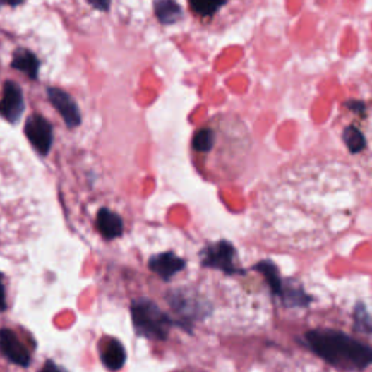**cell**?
<instances>
[{
	"label": "cell",
	"instance_id": "6da1fadb",
	"mask_svg": "<svg viewBox=\"0 0 372 372\" xmlns=\"http://www.w3.org/2000/svg\"><path fill=\"white\" fill-rule=\"evenodd\" d=\"M306 342L321 359L344 371L365 369L372 361V351L368 344L339 330H311L306 335Z\"/></svg>",
	"mask_w": 372,
	"mask_h": 372
},
{
	"label": "cell",
	"instance_id": "7a4b0ae2",
	"mask_svg": "<svg viewBox=\"0 0 372 372\" xmlns=\"http://www.w3.org/2000/svg\"><path fill=\"white\" fill-rule=\"evenodd\" d=\"M131 316L137 335L147 339L164 340L170 328L175 325V321L163 313L155 301L147 299L136 300L131 304Z\"/></svg>",
	"mask_w": 372,
	"mask_h": 372
},
{
	"label": "cell",
	"instance_id": "3957f363",
	"mask_svg": "<svg viewBox=\"0 0 372 372\" xmlns=\"http://www.w3.org/2000/svg\"><path fill=\"white\" fill-rule=\"evenodd\" d=\"M201 265L211 269H218L226 275L244 274V270L239 266L236 247L227 241L220 240L217 243L208 244L201 252Z\"/></svg>",
	"mask_w": 372,
	"mask_h": 372
},
{
	"label": "cell",
	"instance_id": "277c9868",
	"mask_svg": "<svg viewBox=\"0 0 372 372\" xmlns=\"http://www.w3.org/2000/svg\"><path fill=\"white\" fill-rule=\"evenodd\" d=\"M25 136L41 156H47L52 150L53 127L44 116L37 114L30 116L25 124Z\"/></svg>",
	"mask_w": 372,
	"mask_h": 372
},
{
	"label": "cell",
	"instance_id": "5b68a950",
	"mask_svg": "<svg viewBox=\"0 0 372 372\" xmlns=\"http://www.w3.org/2000/svg\"><path fill=\"white\" fill-rule=\"evenodd\" d=\"M169 304L170 307L175 310L181 318H182V325L186 326V321L191 323V321L204 317L208 310L204 303H200V299L195 295H191L186 291H173L169 296Z\"/></svg>",
	"mask_w": 372,
	"mask_h": 372
},
{
	"label": "cell",
	"instance_id": "8992f818",
	"mask_svg": "<svg viewBox=\"0 0 372 372\" xmlns=\"http://www.w3.org/2000/svg\"><path fill=\"white\" fill-rule=\"evenodd\" d=\"M47 95H48L49 102L53 104V107L61 115V118L64 119L66 126L68 128H76L78 126H80V122H82L80 109L76 101H74V99L67 92L59 88H48Z\"/></svg>",
	"mask_w": 372,
	"mask_h": 372
},
{
	"label": "cell",
	"instance_id": "52a82bcc",
	"mask_svg": "<svg viewBox=\"0 0 372 372\" xmlns=\"http://www.w3.org/2000/svg\"><path fill=\"white\" fill-rule=\"evenodd\" d=\"M25 111V102H23V95L20 88L9 80L4 86V96L0 101V115H2L9 122H16L22 116Z\"/></svg>",
	"mask_w": 372,
	"mask_h": 372
},
{
	"label": "cell",
	"instance_id": "ba28073f",
	"mask_svg": "<svg viewBox=\"0 0 372 372\" xmlns=\"http://www.w3.org/2000/svg\"><path fill=\"white\" fill-rule=\"evenodd\" d=\"M186 266L185 259L179 258L176 253L173 252H164L159 253L150 258L148 260V268L156 275H159L163 281H170L173 277L178 275Z\"/></svg>",
	"mask_w": 372,
	"mask_h": 372
},
{
	"label": "cell",
	"instance_id": "9c48e42d",
	"mask_svg": "<svg viewBox=\"0 0 372 372\" xmlns=\"http://www.w3.org/2000/svg\"><path fill=\"white\" fill-rule=\"evenodd\" d=\"M0 351L13 364L20 366H28L31 362L28 351L9 329L0 330Z\"/></svg>",
	"mask_w": 372,
	"mask_h": 372
},
{
	"label": "cell",
	"instance_id": "30bf717a",
	"mask_svg": "<svg viewBox=\"0 0 372 372\" xmlns=\"http://www.w3.org/2000/svg\"><path fill=\"white\" fill-rule=\"evenodd\" d=\"M96 227L105 240H114L122 236L124 221L116 214L108 208H101L96 217Z\"/></svg>",
	"mask_w": 372,
	"mask_h": 372
},
{
	"label": "cell",
	"instance_id": "8fae6325",
	"mask_svg": "<svg viewBox=\"0 0 372 372\" xmlns=\"http://www.w3.org/2000/svg\"><path fill=\"white\" fill-rule=\"evenodd\" d=\"M101 358L104 365L111 369V371H116L121 369L127 361V354L126 349H124V346L119 340L115 339H109L104 346H102V352H101Z\"/></svg>",
	"mask_w": 372,
	"mask_h": 372
},
{
	"label": "cell",
	"instance_id": "7c38bea8",
	"mask_svg": "<svg viewBox=\"0 0 372 372\" xmlns=\"http://www.w3.org/2000/svg\"><path fill=\"white\" fill-rule=\"evenodd\" d=\"M12 67L25 73L31 79H37L40 71V60L32 52H30V49L18 48L13 53Z\"/></svg>",
	"mask_w": 372,
	"mask_h": 372
},
{
	"label": "cell",
	"instance_id": "4fadbf2b",
	"mask_svg": "<svg viewBox=\"0 0 372 372\" xmlns=\"http://www.w3.org/2000/svg\"><path fill=\"white\" fill-rule=\"evenodd\" d=\"M253 269L258 270L259 274H262L265 277V280H266L270 291L274 292L275 295L281 296V294H282V284L284 282L281 280L278 266L274 262H272V260L266 259V260H260L259 263H256L253 266Z\"/></svg>",
	"mask_w": 372,
	"mask_h": 372
},
{
	"label": "cell",
	"instance_id": "5bb4252c",
	"mask_svg": "<svg viewBox=\"0 0 372 372\" xmlns=\"http://www.w3.org/2000/svg\"><path fill=\"white\" fill-rule=\"evenodd\" d=\"M281 299L288 307H307L311 303V296L307 295L301 287L294 285L291 281L282 284Z\"/></svg>",
	"mask_w": 372,
	"mask_h": 372
},
{
	"label": "cell",
	"instance_id": "9a60e30c",
	"mask_svg": "<svg viewBox=\"0 0 372 372\" xmlns=\"http://www.w3.org/2000/svg\"><path fill=\"white\" fill-rule=\"evenodd\" d=\"M155 13L163 25L176 23L184 16L182 8L175 2H170V0H160V2H156Z\"/></svg>",
	"mask_w": 372,
	"mask_h": 372
},
{
	"label": "cell",
	"instance_id": "2e32d148",
	"mask_svg": "<svg viewBox=\"0 0 372 372\" xmlns=\"http://www.w3.org/2000/svg\"><path fill=\"white\" fill-rule=\"evenodd\" d=\"M215 145V131L211 127L196 130L192 138V150L196 155H210Z\"/></svg>",
	"mask_w": 372,
	"mask_h": 372
},
{
	"label": "cell",
	"instance_id": "e0dca14e",
	"mask_svg": "<svg viewBox=\"0 0 372 372\" xmlns=\"http://www.w3.org/2000/svg\"><path fill=\"white\" fill-rule=\"evenodd\" d=\"M342 137H343V141H344L346 147L349 148V152L352 155H358V153L365 150V147H366L365 136L356 127H354V126L346 127L343 130V136Z\"/></svg>",
	"mask_w": 372,
	"mask_h": 372
},
{
	"label": "cell",
	"instance_id": "ac0fdd59",
	"mask_svg": "<svg viewBox=\"0 0 372 372\" xmlns=\"http://www.w3.org/2000/svg\"><path fill=\"white\" fill-rule=\"evenodd\" d=\"M226 5V2H191L189 6L195 15H200L203 18L212 16L215 12H218L220 8Z\"/></svg>",
	"mask_w": 372,
	"mask_h": 372
},
{
	"label": "cell",
	"instance_id": "d6986e66",
	"mask_svg": "<svg viewBox=\"0 0 372 372\" xmlns=\"http://www.w3.org/2000/svg\"><path fill=\"white\" fill-rule=\"evenodd\" d=\"M355 329L364 333H371V317L362 303H359L355 308Z\"/></svg>",
	"mask_w": 372,
	"mask_h": 372
},
{
	"label": "cell",
	"instance_id": "ffe728a7",
	"mask_svg": "<svg viewBox=\"0 0 372 372\" xmlns=\"http://www.w3.org/2000/svg\"><path fill=\"white\" fill-rule=\"evenodd\" d=\"M346 107L351 108V109H354V111H356V112H362V115H365V105H364V102H359V101H351V102L346 104Z\"/></svg>",
	"mask_w": 372,
	"mask_h": 372
},
{
	"label": "cell",
	"instance_id": "44dd1931",
	"mask_svg": "<svg viewBox=\"0 0 372 372\" xmlns=\"http://www.w3.org/2000/svg\"><path fill=\"white\" fill-rule=\"evenodd\" d=\"M5 308H6V295L2 284V277H0V311H4Z\"/></svg>",
	"mask_w": 372,
	"mask_h": 372
},
{
	"label": "cell",
	"instance_id": "7402d4cb",
	"mask_svg": "<svg viewBox=\"0 0 372 372\" xmlns=\"http://www.w3.org/2000/svg\"><path fill=\"white\" fill-rule=\"evenodd\" d=\"M41 372H63V371L53 361H48V362H45V365H44V368H42Z\"/></svg>",
	"mask_w": 372,
	"mask_h": 372
},
{
	"label": "cell",
	"instance_id": "603a6c76",
	"mask_svg": "<svg viewBox=\"0 0 372 372\" xmlns=\"http://www.w3.org/2000/svg\"><path fill=\"white\" fill-rule=\"evenodd\" d=\"M93 8H99L101 11H107L109 8V2H90Z\"/></svg>",
	"mask_w": 372,
	"mask_h": 372
}]
</instances>
